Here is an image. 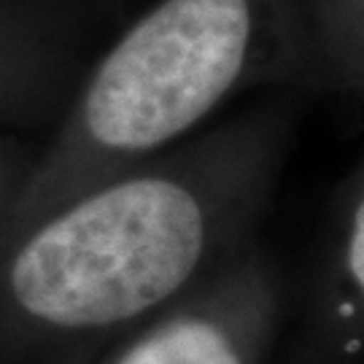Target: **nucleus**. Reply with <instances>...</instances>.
<instances>
[{"label":"nucleus","instance_id":"3","mask_svg":"<svg viewBox=\"0 0 364 364\" xmlns=\"http://www.w3.org/2000/svg\"><path fill=\"white\" fill-rule=\"evenodd\" d=\"M111 364H251V359L221 308L203 305L162 316L124 346Z\"/></svg>","mask_w":364,"mask_h":364},{"label":"nucleus","instance_id":"2","mask_svg":"<svg viewBox=\"0 0 364 364\" xmlns=\"http://www.w3.org/2000/svg\"><path fill=\"white\" fill-rule=\"evenodd\" d=\"M248 92H321L299 0H159L95 54L0 248L92 183L181 144Z\"/></svg>","mask_w":364,"mask_h":364},{"label":"nucleus","instance_id":"1","mask_svg":"<svg viewBox=\"0 0 364 364\" xmlns=\"http://www.w3.org/2000/svg\"><path fill=\"white\" fill-rule=\"evenodd\" d=\"M305 100L264 92L43 213L0 248V311L73 338L181 302L262 237Z\"/></svg>","mask_w":364,"mask_h":364},{"label":"nucleus","instance_id":"4","mask_svg":"<svg viewBox=\"0 0 364 364\" xmlns=\"http://www.w3.org/2000/svg\"><path fill=\"white\" fill-rule=\"evenodd\" d=\"M38 154V151H36ZM36 154H19V149L9 144L6 132L0 130V232L6 227V221L11 216L16 200L22 195L27 181V173L33 168Z\"/></svg>","mask_w":364,"mask_h":364}]
</instances>
